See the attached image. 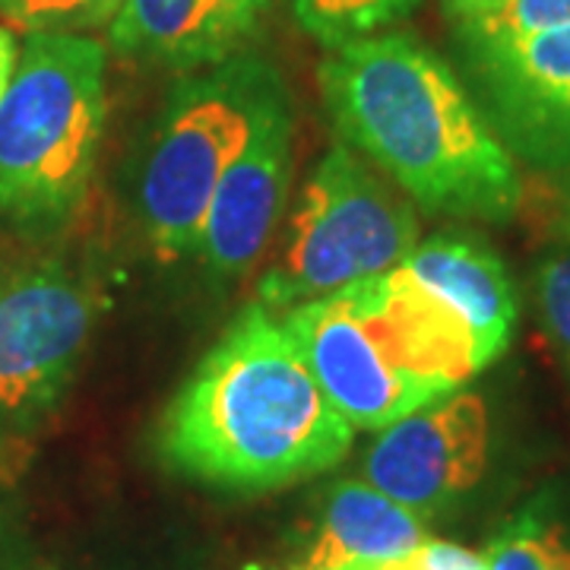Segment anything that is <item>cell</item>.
Segmentation results:
<instances>
[{"mask_svg":"<svg viewBox=\"0 0 570 570\" xmlns=\"http://www.w3.org/2000/svg\"><path fill=\"white\" fill-rule=\"evenodd\" d=\"M425 517L374 489L367 479H343L321 501L317 523L285 570L381 568L425 546Z\"/></svg>","mask_w":570,"mask_h":570,"instance_id":"12","label":"cell"},{"mask_svg":"<svg viewBox=\"0 0 570 570\" xmlns=\"http://www.w3.org/2000/svg\"><path fill=\"white\" fill-rule=\"evenodd\" d=\"M535 298L551 343L570 365V247L542 261L535 273Z\"/></svg>","mask_w":570,"mask_h":570,"instance_id":"18","label":"cell"},{"mask_svg":"<svg viewBox=\"0 0 570 570\" xmlns=\"http://www.w3.org/2000/svg\"><path fill=\"white\" fill-rule=\"evenodd\" d=\"M102 314V285L77 261L45 254L0 283V441L58 409Z\"/></svg>","mask_w":570,"mask_h":570,"instance_id":"7","label":"cell"},{"mask_svg":"<svg viewBox=\"0 0 570 570\" xmlns=\"http://www.w3.org/2000/svg\"><path fill=\"white\" fill-rule=\"evenodd\" d=\"M494 130L510 153L570 165V26L466 51Z\"/></svg>","mask_w":570,"mask_h":570,"instance_id":"10","label":"cell"},{"mask_svg":"<svg viewBox=\"0 0 570 570\" xmlns=\"http://www.w3.org/2000/svg\"><path fill=\"white\" fill-rule=\"evenodd\" d=\"M295 156L292 99L285 89L261 115L247 146L228 165L206 206L194 257L216 283L250 273L283 223Z\"/></svg>","mask_w":570,"mask_h":570,"instance_id":"9","label":"cell"},{"mask_svg":"<svg viewBox=\"0 0 570 570\" xmlns=\"http://www.w3.org/2000/svg\"><path fill=\"white\" fill-rule=\"evenodd\" d=\"M498 3H501V0H444V13L460 26V22L475 20V17H482V13H489Z\"/></svg>","mask_w":570,"mask_h":570,"instance_id":"21","label":"cell"},{"mask_svg":"<svg viewBox=\"0 0 570 570\" xmlns=\"http://www.w3.org/2000/svg\"><path fill=\"white\" fill-rule=\"evenodd\" d=\"M422 0H295V20L326 51L346 41L384 32L419 7Z\"/></svg>","mask_w":570,"mask_h":570,"instance_id":"15","label":"cell"},{"mask_svg":"<svg viewBox=\"0 0 570 570\" xmlns=\"http://www.w3.org/2000/svg\"><path fill=\"white\" fill-rule=\"evenodd\" d=\"M124 0H0V20L20 32H92L115 20Z\"/></svg>","mask_w":570,"mask_h":570,"instance_id":"17","label":"cell"},{"mask_svg":"<svg viewBox=\"0 0 570 570\" xmlns=\"http://www.w3.org/2000/svg\"><path fill=\"white\" fill-rule=\"evenodd\" d=\"M570 26V0H501L494 10L456 26L463 51L491 48Z\"/></svg>","mask_w":570,"mask_h":570,"instance_id":"16","label":"cell"},{"mask_svg":"<svg viewBox=\"0 0 570 570\" xmlns=\"http://www.w3.org/2000/svg\"><path fill=\"white\" fill-rule=\"evenodd\" d=\"M261 17L247 0H124L105 32L121 58L190 73L245 51Z\"/></svg>","mask_w":570,"mask_h":570,"instance_id":"11","label":"cell"},{"mask_svg":"<svg viewBox=\"0 0 570 570\" xmlns=\"http://www.w3.org/2000/svg\"><path fill=\"white\" fill-rule=\"evenodd\" d=\"M247 3H254V7H257V10H269V3H273V0H247Z\"/></svg>","mask_w":570,"mask_h":570,"instance_id":"24","label":"cell"},{"mask_svg":"<svg viewBox=\"0 0 570 570\" xmlns=\"http://www.w3.org/2000/svg\"><path fill=\"white\" fill-rule=\"evenodd\" d=\"M285 89L279 67L247 48L168 86L127 168L134 219L159 261L194 257L216 184Z\"/></svg>","mask_w":570,"mask_h":570,"instance_id":"5","label":"cell"},{"mask_svg":"<svg viewBox=\"0 0 570 570\" xmlns=\"http://www.w3.org/2000/svg\"><path fill=\"white\" fill-rule=\"evenodd\" d=\"M343 570H377V568H367V564H355V568H343Z\"/></svg>","mask_w":570,"mask_h":570,"instance_id":"25","label":"cell"},{"mask_svg":"<svg viewBox=\"0 0 570 570\" xmlns=\"http://www.w3.org/2000/svg\"><path fill=\"white\" fill-rule=\"evenodd\" d=\"M415 245L412 200L390 190L346 142H336L307 175L279 250L257 283V302L285 311L326 298L403 266Z\"/></svg>","mask_w":570,"mask_h":570,"instance_id":"6","label":"cell"},{"mask_svg":"<svg viewBox=\"0 0 570 570\" xmlns=\"http://www.w3.org/2000/svg\"><path fill=\"white\" fill-rule=\"evenodd\" d=\"M377 570H419L409 558H403V561H393V564H381Z\"/></svg>","mask_w":570,"mask_h":570,"instance_id":"23","label":"cell"},{"mask_svg":"<svg viewBox=\"0 0 570 570\" xmlns=\"http://www.w3.org/2000/svg\"><path fill=\"white\" fill-rule=\"evenodd\" d=\"M489 448L485 400L466 387L450 390L377 431L365 453V479L428 520L482 482Z\"/></svg>","mask_w":570,"mask_h":570,"instance_id":"8","label":"cell"},{"mask_svg":"<svg viewBox=\"0 0 570 570\" xmlns=\"http://www.w3.org/2000/svg\"><path fill=\"white\" fill-rule=\"evenodd\" d=\"M10 549H13V527H10V513L0 501V570L10 564Z\"/></svg>","mask_w":570,"mask_h":570,"instance_id":"22","label":"cell"},{"mask_svg":"<svg viewBox=\"0 0 570 570\" xmlns=\"http://www.w3.org/2000/svg\"><path fill=\"white\" fill-rule=\"evenodd\" d=\"M0 283H3V276H0Z\"/></svg>","mask_w":570,"mask_h":570,"instance_id":"26","label":"cell"},{"mask_svg":"<svg viewBox=\"0 0 570 570\" xmlns=\"http://www.w3.org/2000/svg\"><path fill=\"white\" fill-rule=\"evenodd\" d=\"M489 570H570V520L549 501L517 510L485 549Z\"/></svg>","mask_w":570,"mask_h":570,"instance_id":"14","label":"cell"},{"mask_svg":"<svg viewBox=\"0 0 570 570\" xmlns=\"http://www.w3.org/2000/svg\"><path fill=\"white\" fill-rule=\"evenodd\" d=\"M17 58H20V41L13 36V29L0 26V96H3L7 82L13 77Z\"/></svg>","mask_w":570,"mask_h":570,"instance_id":"20","label":"cell"},{"mask_svg":"<svg viewBox=\"0 0 570 570\" xmlns=\"http://www.w3.org/2000/svg\"><path fill=\"white\" fill-rule=\"evenodd\" d=\"M355 434L311 374L283 311L250 302L165 406L156 453L187 482L264 494L333 469Z\"/></svg>","mask_w":570,"mask_h":570,"instance_id":"1","label":"cell"},{"mask_svg":"<svg viewBox=\"0 0 570 570\" xmlns=\"http://www.w3.org/2000/svg\"><path fill=\"white\" fill-rule=\"evenodd\" d=\"M108 45L29 32L0 96V232L45 245L77 223L105 137Z\"/></svg>","mask_w":570,"mask_h":570,"instance_id":"4","label":"cell"},{"mask_svg":"<svg viewBox=\"0 0 570 570\" xmlns=\"http://www.w3.org/2000/svg\"><path fill=\"white\" fill-rule=\"evenodd\" d=\"M321 92L340 142L377 165L412 204L482 223L517 213L513 153L425 41L384 29L330 48Z\"/></svg>","mask_w":570,"mask_h":570,"instance_id":"2","label":"cell"},{"mask_svg":"<svg viewBox=\"0 0 570 570\" xmlns=\"http://www.w3.org/2000/svg\"><path fill=\"white\" fill-rule=\"evenodd\" d=\"M409 561L419 570H489L485 554L463 549L456 542H438V539H428L422 549L409 554Z\"/></svg>","mask_w":570,"mask_h":570,"instance_id":"19","label":"cell"},{"mask_svg":"<svg viewBox=\"0 0 570 570\" xmlns=\"http://www.w3.org/2000/svg\"><path fill=\"white\" fill-rule=\"evenodd\" d=\"M283 321L355 431L393 425L482 371L466 321L406 266L285 307Z\"/></svg>","mask_w":570,"mask_h":570,"instance_id":"3","label":"cell"},{"mask_svg":"<svg viewBox=\"0 0 570 570\" xmlns=\"http://www.w3.org/2000/svg\"><path fill=\"white\" fill-rule=\"evenodd\" d=\"M403 266L466 321L482 367L508 348L517 298L508 266L482 238L466 232H438L412 247Z\"/></svg>","mask_w":570,"mask_h":570,"instance_id":"13","label":"cell"}]
</instances>
